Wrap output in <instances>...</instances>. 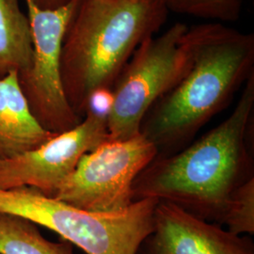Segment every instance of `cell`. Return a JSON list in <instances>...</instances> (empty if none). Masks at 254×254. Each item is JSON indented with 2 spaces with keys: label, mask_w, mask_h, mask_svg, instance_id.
I'll list each match as a JSON object with an SVG mask.
<instances>
[{
  "label": "cell",
  "mask_w": 254,
  "mask_h": 254,
  "mask_svg": "<svg viewBox=\"0 0 254 254\" xmlns=\"http://www.w3.org/2000/svg\"><path fill=\"white\" fill-rule=\"evenodd\" d=\"M254 110V73L228 118L179 152L156 156L137 175L133 201H168L218 224L233 192L254 176L248 142Z\"/></svg>",
  "instance_id": "obj_1"
},
{
  "label": "cell",
  "mask_w": 254,
  "mask_h": 254,
  "mask_svg": "<svg viewBox=\"0 0 254 254\" xmlns=\"http://www.w3.org/2000/svg\"><path fill=\"white\" fill-rule=\"evenodd\" d=\"M192 64L175 87L146 113L140 133L156 156L179 152L254 73V35L221 23L189 27Z\"/></svg>",
  "instance_id": "obj_2"
},
{
  "label": "cell",
  "mask_w": 254,
  "mask_h": 254,
  "mask_svg": "<svg viewBox=\"0 0 254 254\" xmlns=\"http://www.w3.org/2000/svg\"><path fill=\"white\" fill-rule=\"evenodd\" d=\"M165 0H80L65 33L61 75L73 111L84 118L92 91L112 88L139 45L166 23Z\"/></svg>",
  "instance_id": "obj_3"
},
{
  "label": "cell",
  "mask_w": 254,
  "mask_h": 254,
  "mask_svg": "<svg viewBox=\"0 0 254 254\" xmlns=\"http://www.w3.org/2000/svg\"><path fill=\"white\" fill-rule=\"evenodd\" d=\"M159 200L133 201L115 213H94L46 197L32 188L0 190V212L47 228L87 254H136L154 229Z\"/></svg>",
  "instance_id": "obj_4"
},
{
  "label": "cell",
  "mask_w": 254,
  "mask_h": 254,
  "mask_svg": "<svg viewBox=\"0 0 254 254\" xmlns=\"http://www.w3.org/2000/svg\"><path fill=\"white\" fill-rule=\"evenodd\" d=\"M188 28L186 24L176 23L161 35L149 37L136 48L111 88L109 140L139 134L149 109L188 73L192 64Z\"/></svg>",
  "instance_id": "obj_5"
},
{
  "label": "cell",
  "mask_w": 254,
  "mask_h": 254,
  "mask_svg": "<svg viewBox=\"0 0 254 254\" xmlns=\"http://www.w3.org/2000/svg\"><path fill=\"white\" fill-rule=\"evenodd\" d=\"M32 37L31 63L18 73L28 108L46 131L61 134L81 123L66 99L61 75L64 36L80 0L58 9H43L25 0Z\"/></svg>",
  "instance_id": "obj_6"
},
{
  "label": "cell",
  "mask_w": 254,
  "mask_h": 254,
  "mask_svg": "<svg viewBox=\"0 0 254 254\" xmlns=\"http://www.w3.org/2000/svg\"><path fill=\"white\" fill-rule=\"evenodd\" d=\"M156 155L155 146L141 133L108 139L82 156L54 198L94 213L125 210L133 202L134 181Z\"/></svg>",
  "instance_id": "obj_7"
},
{
  "label": "cell",
  "mask_w": 254,
  "mask_h": 254,
  "mask_svg": "<svg viewBox=\"0 0 254 254\" xmlns=\"http://www.w3.org/2000/svg\"><path fill=\"white\" fill-rule=\"evenodd\" d=\"M108 139V120L86 114L73 129L56 134L36 149L1 161L0 190L27 187L54 198L82 156Z\"/></svg>",
  "instance_id": "obj_8"
},
{
  "label": "cell",
  "mask_w": 254,
  "mask_h": 254,
  "mask_svg": "<svg viewBox=\"0 0 254 254\" xmlns=\"http://www.w3.org/2000/svg\"><path fill=\"white\" fill-rule=\"evenodd\" d=\"M136 254H254L250 236H237L181 207L159 200L154 229Z\"/></svg>",
  "instance_id": "obj_9"
},
{
  "label": "cell",
  "mask_w": 254,
  "mask_h": 254,
  "mask_svg": "<svg viewBox=\"0 0 254 254\" xmlns=\"http://www.w3.org/2000/svg\"><path fill=\"white\" fill-rule=\"evenodd\" d=\"M55 135L32 115L19 86L18 73L0 78V162L36 149Z\"/></svg>",
  "instance_id": "obj_10"
},
{
  "label": "cell",
  "mask_w": 254,
  "mask_h": 254,
  "mask_svg": "<svg viewBox=\"0 0 254 254\" xmlns=\"http://www.w3.org/2000/svg\"><path fill=\"white\" fill-rule=\"evenodd\" d=\"M32 37L19 0H0V78L31 63Z\"/></svg>",
  "instance_id": "obj_11"
},
{
  "label": "cell",
  "mask_w": 254,
  "mask_h": 254,
  "mask_svg": "<svg viewBox=\"0 0 254 254\" xmlns=\"http://www.w3.org/2000/svg\"><path fill=\"white\" fill-rule=\"evenodd\" d=\"M0 254H73V244L50 241L34 222L0 212Z\"/></svg>",
  "instance_id": "obj_12"
},
{
  "label": "cell",
  "mask_w": 254,
  "mask_h": 254,
  "mask_svg": "<svg viewBox=\"0 0 254 254\" xmlns=\"http://www.w3.org/2000/svg\"><path fill=\"white\" fill-rule=\"evenodd\" d=\"M218 224L237 236L254 235V176L233 192Z\"/></svg>",
  "instance_id": "obj_13"
},
{
  "label": "cell",
  "mask_w": 254,
  "mask_h": 254,
  "mask_svg": "<svg viewBox=\"0 0 254 254\" xmlns=\"http://www.w3.org/2000/svg\"><path fill=\"white\" fill-rule=\"evenodd\" d=\"M169 11L218 22L239 18L243 0H165Z\"/></svg>",
  "instance_id": "obj_14"
},
{
  "label": "cell",
  "mask_w": 254,
  "mask_h": 254,
  "mask_svg": "<svg viewBox=\"0 0 254 254\" xmlns=\"http://www.w3.org/2000/svg\"><path fill=\"white\" fill-rule=\"evenodd\" d=\"M113 106V92L111 88L104 87L96 89L89 95L86 106L84 116L90 114L98 118L109 119L110 111Z\"/></svg>",
  "instance_id": "obj_15"
},
{
  "label": "cell",
  "mask_w": 254,
  "mask_h": 254,
  "mask_svg": "<svg viewBox=\"0 0 254 254\" xmlns=\"http://www.w3.org/2000/svg\"><path fill=\"white\" fill-rule=\"evenodd\" d=\"M38 7L43 9H58L68 4L71 0H32Z\"/></svg>",
  "instance_id": "obj_16"
}]
</instances>
